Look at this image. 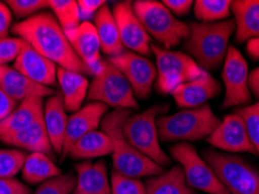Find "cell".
Masks as SVG:
<instances>
[{
  "mask_svg": "<svg viewBox=\"0 0 259 194\" xmlns=\"http://www.w3.org/2000/svg\"><path fill=\"white\" fill-rule=\"evenodd\" d=\"M231 12L235 17V34L238 43L259 39V0L231 2Z\"/></svg>",
  "mask_w": 259,
  "mask_h": 194,
  "instance_id": "cell-23",
  "label": "cell"
},
{
  "mask_svg": "<svg viewBox=\"0 0 259 194\" xmlns=\"http://www.w3.org/2000/svg\"><path fill=\"white\" fill-rule=\"evenodd\" d=\"M124 48L142 56L152 54V39L133 11L132 2H118L112 9Z\"/></svg>",
  "mask_w": 259,
  "mask_h": 194,
  "instance_id": "cell-13",
  "label": "cell"
},
{
  "mask_svg": "<svg viewBox=\"0 0 259 194\" xmlns=\"http://www.w3.org/2000/svg\"><path fill=\"white\" fill-rule=\"evenodd\" d=\"M0 89L5 91L17 102H21L28 97L44 98L55 94L52 87L32 82L9 66H0Z\"/></svg>",
  "mask_w": 259,
  "mask_h": 194,
  "instance_id": "cell-19",
  "label": "cell"
},
{
  "mask_svg": "<svg viewBox=\"0 0 259 194\" xmlns=\"http://www.w3.org/2000/svg\"><path fill=\"white\" fill-rule=\"evenodd\" d=\"M170 155L184 169L186 180L193 189L208 194H230L192 144H174L170 148Z\"/></svg>",
  "mask_w": 259,
  "mask_h": 194,
  "instance_id": "cell-10",
  "label": "cell"
},
{
  "mask_svg": "<svg viewBox=\"0 0 259 194\" xmlns=\"http://www.w3.org/2000/svg\"><path fill=\"white\" fill-rule=\"evenodd\" d=\"M145 186L146 194H197L188 185L184 169L179 164L161 174L150 177Z\"/></svg>",
  "mask_w": 259,
  "mask_h": 194,
  "instance_id": "cell-27",
  "label": "cell"
},
{
  "mask_svg": "<svg viewBox=\"0 0 259 194\" xmlns=\"http://www.w3.org/2000/svg\"><path fill=\"white\" fill-rule=\"evenodd\" d=\"M76 185L72 194H111V182L104 161H84L75 165Z\"/></svg>",
  "mask_w": 259,
  "mask_h": 194,
  "instance_id": "cell-20",
  "label": "cell"
},
{
  "mask_svg": "<svg viewBox=\"0 0 259 194\" xmlns=\"http://www.w3.org/2000/svg\"><path fill=\"white\" fill-rule=\"evenodd\" d=\"M151 49L157 59L158 77L155 86L160 93L172 94L181 84L199 78L203 72L188 54L160 48L153 43L151 44Z\"/></svg>",
  "mask_w": 259,
  "mask_h": 194,
  "instance_id": "cell-9",
  "label": "cell"
},
{
  "mask_svg": "<svg viewBox=\"0 0 259 194\" xmlns=\"http://www.w3.org/2000/svg\"><path fill=\"white\" fill-rule=\"evenodd\" d=\"M78 10L81 18H90L100 11L103 6L106 5L104 0H79Z\"/></svg>",
  "mask_w": 259,
  "mask_h": 194,
  "instance_id": "cell-40",
  "label": "cell"
},
{
  "mask_svg": "<svg viewBox=\"0 0 259 194\" xmlns=\"http://www.w3.org/2000/svg\"><path fill=\"white\" fill-rule=\"evenodd\" d=\"M249 86L254 97L259 99V67L252 70L249 75Z\"/></svg>",
  "mask_w": 259,
  "mask_h": 194,
  "instance_id": "cell-43",
  "label": "cell"
},
{
  "mask_svg": "<svg viewBox=\"0 0 259 194\" xmlns=\"http://www.w3.org/2000/svg\"><path fill=\"white\" fill-rule=\"evenodd\" d=\"M168 109V104L152 106L142 113L130 115L123 128L127 142L160 166H166L170 163V158L160 146L157 127L159 115H165Z\"/></svg>",
  "mask_w": 259,
  "mask_h": 194,
  "instance_id": "cell-7",
  "label": "cell"
},
{
  "mask_svg": "<svg viewBox=\"0 0 259 194\" xmlns=\"http://www.w3.org/2000/svg\"><path fill=\"white\" fill-rule=\"evenodd\" d=\"M132 115L131 109H115L108 112L102 120L101 127L112 144L113 169L130 178L154 177L163 172L162 166L139 153L127 142L124 135V123Z\"/></svg>",
  "mask_w": 259,
  "mask_h": 194,
  "instance_id": "cell-2",
  "label": "cell"
},
{
  "mask_svg": "<svg viewBox=\"0 0 259 194\" xmlns=\"http://www.w3.org/2000/svg\"><path fill=\"white\" fill-rule=\"evenodd\" d=\"M162 4L170 11V13L179 17L187 15L192 6H194L192 0H163Z\"/></svg>",
  "mask_w": 259,
  "mask_h": 194,
  "instance_id": "cell-39",
  "label": "cell"
},
{
  "mask_svg": "<svg viewBox=\"0 0 259 194\" xmlns=\"http://www.w3.org/2000/svg\"><path fill=\"white\" fill-rule=\"evenodd\" d=\"M13 68L25 77L40 85L51 87L58 82L59 67L34 50L27 42L20 55L14 60Z\"/></svg>",
  "mask_w": 259,
  "mask_h": 194,
  "instance_id": "cell-17",
  "label": "cell"
},
{
  "mask_svg": "<svg viewBox=\"0 0 259 194\" xmlns=\"http://www.w3.org/2000/svg\"><path fill=\"white\" fill-rule=\"evenodd\" d=\"M109 107L101 102H88L78 111L71 113L68 117L66 138H64L62 159L68 156L72 146L83 136L97 131L102 120L108 113Z\"/></svg>",
  "mask_w": 259,
  "mask_h": 194,
  "instance_id": "cell-15",
  "label": "cell"
},
{
  "mask_svg": "<svg viewBox=\"0 0 259 194\" xmlns=\"http://www.w3.org/2000/svg\"><path fill=\"white\" fill-rule=\"evenodd\" d=\"M203 159L230 194H259V171L245 159L214 149L203 151Z\"/></svg>",
  "mask_w": 259,
  "mask_h": 194,
  "instance_id": "cell-8",
  "label": "cell"
},
{
  "mask_svg": "<svg viewBox=\"0 0 259 194\" xmlns=\"http://www.w3.org/2000/svg\"><path fill=\"white\" fill-rule=\"evenodd\" d=\"M93 77L88 101L101 102L116 109L138 108V101L127 79L109 58H102Z\"/></svg>",
  "mask_w": 259,
  "mask_h": 194,
  "instance_id": "cell-5",
  "label": "cell"
},
{
  "mask_svg": "<svg viewBox=\"0 0 259 194\" xmlns=\"http://www.w3.org/2000/svg\"><path fill=\"white\" fill-rule=\"evenodd\" d=\"M112 144L104 132L95 131L83 136L69 151L72 159H91L111 155Z\"/></svg>",
  "mask_w": 259,
  "mask_h": 194,
  "instance_id": "cell-28",
  "label": "cell"
},
{
  "mask_svg": "<svg viewBox=\"0 0 259 194\" xmlns=\"http://www.w3.org/2000/svg\"><path fill=\"white\" fill-rule=\"evenodd\" d=\"M94 26L100 37L101 49L105 55L115 57L125 51L115 17L108 5L103 6L95 15Z\"/></svg>",
  "mask_w": 259,
  "mask_h": 194,
  "instance_id": "cell-26",
  "label": "cell"
},
{
  "mask_svg": "<svg viewBox=\"0 0 259 194\" xmlns=\"http://www.w3.org/2000/svg\"><path fill=\"white\" fill-rule=\"evenodd\" d=\"M11 12H13L18 18H27L37 14L48 6V0H9L6 2Z\"/></svg>",
  "mask_w": 259,
  "mask_h": 194,
  "instance_id": "cell-36",
  "label": "cell"
},
{
  "mask_svg": "<svg viewBox=\"0 0 259 194\" xmlns=\"http://www.w3.org/2000/svg\"><path fill=\"white\" fill-rule=\"evenodd\" d=\"M41 119H44V98H26L5 120L0 122V141L24 131Z\"/></svg>",
  "mask_w": 259,
  "mask_h": 194,
  "instance_id": "cell-21",
  "label": "cell"
},
{
  "mask_svg": "<svg viewBox=\"0 0 259 194\" xmlns=\"http://www.w3.org/2000/svg\"><path fill=\"white\" fill-rule=\"evenodd\" d=\"M249 68L241 51L235 47H229L224 59L222 78L224 83V107L251 104V91L249 86Z\"/></svg>",
  "mask_w": 259,
  "mask_h": 194,
  "instance_id": "cell-11",
  "label": "cell"
},
{
  "mask_svg": "<svg viewBox=\"0 0 259 194\" xmlns=\"http://www.w3.org/2000/svg\"><path fill=\"white\" fill-rule=\"evenodd\" d=\"M68 41L82 62L95 72L101 58V42L94 24L81 22L74 29L64 30Z\"/></svg>",
  "mask_w": 259,
  "mask_h": 194,
  "instance_id": "cell-18",
  "label": "cell"
},
{
  "mask_svg": "<svg viewBox=\"0 0 259 194\" xmlns=\"http://www.w3.org/2000/svg\"><path fill=\"white\" fill-rule=\"evenodd\" d=\"M109 59L125 76L137 98L146 99L150 96L158 77L157 67L150 59L128 50L118 56L109 57Z\"/></svg>",
  "mask_w": 259,
  "mask_h": 194,
  "instance_id": "cell-12",
  "label": "cell"
},
{
  "mask_svg": "<svg viewBox=\"0 0 259 194\" xmlns=\"http://www.w3.org/2000/svg\"><path fill=\"white\" fill-rule=\"evenodd\" d=\"M25 44L26 41L20 37H6L0 40V66L14 62L20 55Z\"/></svg>",
  "mask_w": 259,
  "mask_h": 194,
  "instance_id": "cell-37",
  "label": "cell"
},
{
  "mask_svg": "<svg viewBox=\"0 0 259 194\" xmlns=\"http://www.w3.org/2000/svg\"><path fill=\"white\" fill-rule=\"evenodd\" d=\"M222 91L220 82L209 74L202 72L199 78L181 84L172 92L175 104L184 109L197 108L216 98Z\"/></svg>",
  "mask_w": 259,
  "mask_h": 194,
  "instance_id": "cell-16",
  "label": "cell"
},
{
  "mask_svg": "<svg viewBox=\"0 0 259 194\" xmlns=\"http://www.w3.org/2000/svg\"><path fill=\"white\" fill-rule=\"evenodd\" d=\"M3 142L19 148V149L27 150L30 153L46 154L51 156V157L54 153L48 133L46 131L44 119L36 121V122L30 124L29 127L25 128L24 131L5 139Z\"/></svg>",
  "mask_w": 259,
  "mask_h": 194,
  "instance_id": "cell-25",
  "label": "cell"
},
{
  "mask_svg": "<svg viewBox=\"0 0 259 194\" xmlns=\"http://www.w3.org/2000/svg\"><path fill=\"white\" fill-rule=\"evenodd\" d=\"M221 120L212 112L210 105L182 109V111L158 117L159 139L162 142H194L208 138L219 127Z\"/></svg>",
  "mask_w": 259,
  "mask_h": 194,
  "instance_id": "cell-4",
  "label": "cell"
},
{
  "mask_svg": "<svg viewBox=\"0 0 259 194\" xmlns=\"http://www.w3.org/2000/svg\"><path fill=\"white\" fill-rule=\"evenodd\" d=\"M18 102L11 98L3 89H0V122L17 108Z\"/></svg>",
  "mask_w": 259,
  "mask_h": 194,
  "instance_id": "cell-42",
  "label": "cell"
},
{
  "mask_svg": "<svg viewBox=\"0 0 259 194\" xmlns=\"http://www.w3.org/2000/svg\"><path fill=\"white\" fill-rule=\"evenodd\" d=\"M48 6L63 30L74 29L81 24L78 4L75 0H48Z\"/></svg>",
  "mask_w": 259,
  "mask_h": 194,
  "instance_id": "cell-31",
  "label": "cell"
},
{
  "mask_svg": "<svg viewBox=\"0 0 259 194\" xmlns=\"http://www.w3.org/2000/svg\"><path fill=\"white\" fill-rule=\"evenodd\" d=\"M76 185V176L72 172L60 174L42 182L32 194H72Z\"/></svg>",
  "mask_w": 259,
  "mask_h": 194,
  "instance_id": "cell-33",
  "label": "cell"
},
{
  "mask_svg": "<svg viewBox=\"0 0 259 194\" xmlns=\"http://www.w3.org/2000/svg\"><path fill=\"white\" fill-rule=\"evenodd\" d=\"M21 172L24 179L33 185L42 184L46 180L62 174L60 167L56 166L51 156L41 153L28 155Z\"/></svg>",
  "mask_w": 259,
  "mask_h": 194,
  "instance_id": "cell-29",
  "label": "cell"
},
{
  "mask_svg": "<svg viewBox=\"0 0 259 194\" xmlns=\"http://www.w3.org/2000/svg\"><path fill=\"white\" fill-rule=\"evenodd\" d=\"M12 22V12L10 7L0 2V40L6 39Z\"/></svg>",
  "mask_w": 259,
  "mask_h": 194,
  "instance_id": "cell-41",
  "label": "cell"
},
{
  "mask_svg": "<svg viewBox=\"0 0 259 194\" xmlns=\"http://www.w3.org/2000/svg\"><path fill=\"white\" fill-rule=\"evenodd\" d=\"M132 6L151 39L153 37L165 49L169 50L189 37V25L178 20L161 2L136 0Z\"/></svg>",
  "mask_w": 259,
  "mask_h": 194,
  "instance_id": "cell-6",
  "label": "cell"
},
{
  "mask_svg": "<svg viewBox=\"0 0 259 194\" xmlns=\"http://www.w3.org/2000/svg\"><path fill=\"white\" fill-rule=\"evenodd\" d=\"M235 113L244 120L247 135L259 158V101L245 107H239Z\"/></svg>",
  "mask_w": 259,
  "mask_h": 194,
  "instance_id": "cell-34",
  "label": "cell"
},
{
  "mask_svg": "<svg viewBox=\"0 0 259 194\" xmlns=\"http://www.w3.org/2000/svg\"><path fill=\"white\" fill-rule=\"evenodd\" d=\"M44 122L53 150L55 154H62L68 116L61 93H55L46 101L44 105Z\"/></svg>",
  "mask_w": 259,
  "mask_h": 194,
  "instance_id": "cell-22",
  "label": "cell"
},
{
  "mask_svg": "<svg viewBox=\"0 0 259 194\" xmlns=\"http://www.w3.org/2000/svg\"><path fill=\"white\" fill-rule=\"evenodd\" d=\"M194 14L199 22L211 24L227 20L231 14L230 0H197L194 3Z\"/></svg>",
  "mask_w": 259,
  "mask_h": 194,
  "instance_id": "cell-30",
  "label": "cell"
},
{
  "mask_svg": "<svg viewBox=\"0 0 259 194\" xmlns=\"http://www.w3.org/2000/svg\"><path fill=\"white\" fill-rule=\"evenodd\" d=\"M12 32L59 68L94 76V71L82 62L72 49L66 33L53 14L37 13L15 24Z\"/></svg>",
  "mask_w": 259,
  "mask_h": 194,
  "instance_id": "cell-1",
  "label": "cell"
},
{
  "mask_svg": "<svg viewBox=\"0 0 259 194\" xmlns=\"http://www.w3.org/2000/svg\"><path fill=\"white\" fill-rule=\"evenodd\" d=\"M190 34L185 42V50L202 70H216L224 63L229 41L236 32L232 19L220 22H190Z\"/></svg>",
  "mask_w": 259,
  "mask_h": 194,
  "instance_id": "cell-3",
  "label": "cell"
},
{
  "mask_svg": "<svg viewBox=\"0 0 259 194\" xmlns=\"http://www.w3.org/2000/svg\"><path fill=\"white\" fill-rule=\"evenodd\" d=\"M58 82L66 111L71 113L78 111L88 97L90 85L88 78L79 72L59 68Z\"/></svg>",
  "mask_w": 259,
  "mask_h": 194,
  "instance_id": "cell-24",
  "label": "cell"
},
{
  "mask_svg": "<svg viewBox=\"0 0 259 194\" xmlns=\"http://www.w3.org/2000/svg\"><path fill=\"white\" fill-rule=\"evenodd\" d=\"M0 194H32L30 189L14 178L0 179Z\"/></svg>",
  "mask_w": 259,
  "mask_h": 194,
  "instance_id": "cell-38",
  "label": "cell"
},
{
  "mask_svg": "<svg viewBox=\"0 0 259 194\" xmlns=\"http://www.w3.org/2000/svg\"><path fill=\"white\" fill-rule=\"evenodd\" d=\"M111 194H146V186L139 179L123 176L113 170L111 172Z\"/></svg>",
  "mask_w": 259,
  "mask_h": 194,
  "instance_id": "cell-35",
  "label": "cell"
},
{
  "mask_svg": "<svg viewBox=\"0 0 259 194\" xmlns=\"http://www.w3.org/2000/svg\"><path fill=\"white\" fill-rule=\"evenodd\" d=\"M246 51L250 57H252L256 60H259V39L247 41Z\"/></svg>",
  "mask_w": 259,
  "mask_h": 194,
  "instance_id": "cell-44",
  "label": "cell"
},
{
  "mask_svg": "<svg viewBox=\"0 0 259 194\" xmlns=\"http://www.w3.org/2000/svg\"><path fill=\"white\" fill-rule=\"evenodd\" d=\"M27 156L18 149H0V179H10L20 172Z\"/></svg>",
  "mask_w": 259,
  "mask_h": 194,
  "instance_id": "cell-32",
  "label": "cell"
},
{
  "mask_svg": "<svg viewBox=\"0 0 259 194\" xmlns=\"http://www.w3.org/2000/svg\"><path fill=\"white\" fill-rule=\"evenodd\" d=\"M207 141L216 149L224 153H247L257 156L247 135L244 120L237 113L224 117L219 127L208 136Z\"/></svg>",
  "mask_w": 259,
  "mask_h": 194,
  "instance_id": "cell-14",
  "label": "cell"
}]
</instances>
